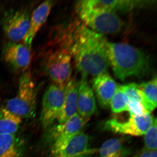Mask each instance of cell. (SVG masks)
<instances>
[{
  "label": "cell",
  "instance_id": "cell-1",
  "mask_svg": "<svg viewBox=\"0 0 157 157\" xmlns=\"http://www.w3.org/2000/svg\"><path fill=\"white\" fill-rule=\"evenodd\" d=\"M71 25L72 57L82 76L95 77L107 72L110 62L107 39L83 23L75 21Z\"/></svg>",
  "mask_w": 157,
  "mask_h": 157
},
{
  "label": "cell",
  "instance_id": "cell-2",
  "mask_svg": "<svg viewBox=\"0 0 157 157\" xmlns=\"http://www.w3.org/2000/svg\"><path fill=\"white\" fill-rule=\"evenodd\" d=\"M108 51L113 74L121 81L132 76H143L149 70L147 56L132 45L109 42Z\"/></svg>",
  "mask_w": 157,
  "mask_h": 157
},
{
  "label": "cell",
  "instance_id": "cell-3",
  "mask_svg": "<svg viewBox=\"0 0 157 157\" xmlns=\"http://www.w3.org/2000/svg\"><path fill=\"white\" fill-rule=\"evenodd\" d=\"M54 48L47 51L42 59V68L52 83L66 86L72 78V57L70 45L54 43Z\"/></svg>",
  "mask_w": 157,
  "mask_h": 157
},
{
  "label": "cell",
  "instance_id": "cell-4",
  "mask_svg": "<svg viewBox=\"0 0 157 157\" xmlns=\"http://www.w3.org/2000/svg\"><path fill=\"white\" fill-rule=\"evenodd\" d=\"M36 102V87L29 70L22 73L17 94L7 101L5 107L21 118H30L35 115Z\"/></svg>",
  "mask_w": 157,
  "mask_h": 157
},
{
  "label": "cell",
  "instance_id": "cell-5",
  "mask_svg": "<svg viewBox=\"0 0 157 157\" xmlns=\"http://www.w3.org/2000/svg\"><path fill=\"white\" fill-rule=\"evenodd\" d=\"M82 23L101 34H114L120 32L123 22L115 12L95 11L76 9Z\"/></svg>",
  "mask_w": 157,
  "mask_h": 157
},
{
  "label": "cell",
  "instance_id": "cell-6",
  "mask_svg": "<svg viewBox=\"0 0 157 157\" xmlns=\"http://www.w3.org/2000/svg\"><path fill=\"white\" fill-rule=\"evenodd\" d=\"M66 86L52 83L44 93L40 116V120L44 128H48L57 119L64 102Z\"/></svg>",
  "mask_w": 157,
  "mask_h": 157
},
{
  "label": "cell",
  "instance_id": "cell-7",
  "mask_svg": "<svg viewBox=\"0 0 157 157\" xmlns=\"http://www.w3.org/2000/svg\"><path fill=\"white\" fill-rule=\"evenodd\" d=\"M150 113L141 116L130 115L125 121L113 117L105 122V130L118 134L140 136L144 135L154 120Z\"/></svg>",
  "mask_w": 157,
  "mask_h": 157
},
{
  "label": "cell",
  "instance_id": "cell-8",
  "mask_svg": "<svg viewBox=\"0 0 157 157\" xmlns=\"http://www.w3.org/2000/svg\"><path fill=\"white\" fill-rule=\"evenodd\" d=\"M30 19L29 14L24 10H11L5 14L2 27L5 35L11 42L22 41L28 31Z\"/></svg>",
  "mask_w": 157,
  "mask_h": 157
},
{
  "label": "cell",
  "instance_id": "cell-9",
  "mask_svg": "<svg viewBox=\"0 0 157 157\" xmlns=\"http://www.w3.org/2000/svg\"><path fill=\"white\" fill-rule=\"evenodd\" d=\"M88 121L79 116L77 113L64 123L59 124L54 129V140L52 149V153L55 157L57 155L70 140L81 131Z\"/></svg>",
  "mask_w": 157,
  "mask_h": 157
},
{
  "label": "cell",
  "instance_id": "cell-10",
  "mask_svg": "<svg viewBox=\"0 0 157 157\" xmlns=\"http://www.w3.org/2000/svg\"><path fill=\"white\" fill-rule=\"evenodd\" d=\"M3 55L6 63L14 70L23 73L29 70L32 60L31 48L25 44L8 43L4 48Z\"/></svg>",
  "mask_w": 157,
  "mask_h": 157
},
{
  "label": "cell",
  "instance_id": "cell-11",
  "mask_svg": "<svg viewBox=\"0 0 157 157\" xmlns=\"http://www.w3.org/2000/svg\"><path fill=\"white\" fill-rule=\"evenodd\" d=\"M141 1H99V0H85L78 2L76 9H85L95 11H128L138 6L143 5Z\"/></svg>",
  "mask_w": 157,
  "mask_h": 157
},
{
  "label": "cell",
  "instance_id": "cell-12",
  "mask_svg": "<svg viewBox=\"0 0 157 157\" xmlns=\"http://www.w3.org/2000/svg\"><path fill=\"white\" fill-rule=\"evenodd\" d=\"M92 85L101 107H109L119 85L106 72L94 77L92 80Z\"/></svg>",
  "mask_w": 157,
  "mask_h": 157
},
{
  "label": "cell",
  "instance_id": "cell-13",
  "mask_svg": "<svg viewBox=\"0 0 157 157\" xmlns=\"http://www.w3.org/2000/svg\"><path fill=\"white\" fill-rule=\"evenodd\" d=\"M55 3L53 1H45L34 10L30 19L28 31L22 40L23 44L31 48L37 33L46 22Z\"/></svg>",
  "mask_w": 157,
  "mask_h": 157
},
{
  "label": "cell",
  "instance_id": "cell-14",
  "mask_svg": "<svg viewBox=\"0 0 157 157\" xmlns=\"http://www.w3.org/2000/svg\"><path fill=\"white\" fill-rule=\"evenodd\" d=\"M97 103L94 92L88 83L87 78L82 76L78 82L77 113L85 120L89 119L95 112Z\"/></svg>",
  "mask_w": 157,
  "mask_h": 157
},
{
  "label": "cell",
  "instance_id": "cell-15",
  "mask_svg": "<svg viewBox=\"0 0 157 157\" xmlns=\"http://www.w3.org/2000/svg\"><path fill=\"white\" fill-rule=\"evenodd\" d=\"M98 151V150L90 147L89 136L80 131L55 157H88Z\"/></svg>",
  "mask_w": 157,
  "mask_h": 157
},
{
  "label": "cell",
  "instance_id": "cell-16",
  "mask_svg": "<svg viewBox=\"0 0 157 157\" xmlns=\"http://www.w3.org/2000/svg\"><path fill=\"white\" fill-rule=\"evenodd\" d=\"M78 82L72 78L67 84L64 102L57 120L59 124L64 123L77 113Z\"/></svg>",
  "mask_w": 157,
  "mask_h": 157
},
{
  "label": "cell",
  "instance_id": "cell-17",
  "mask_svg": "<svg viewBox=\"0 0 157 157\" xmlns=\"http://www.w3.org/2000/svg\"><path fill=\"white\" fill-rule=\"evenodd\" d=\"M24 142L15 134L0 135V157H21Z\"/></svg>",
  "mask_w": 157,
  "mask_h": 157
},
{
  "label": "cell",
  "instance_id": "cell-18",
  "mask_svg": "<svg viewBox=\"0 0 157 157\" xmlns=\"http://www.w3.org/2000/svg\"><path fill=\"white\" fill-rule=\"evenodd\" d=\"M100 157H126L131 150L121 138H112L106 140L98 150Z\"/></svg>",
  "mask_w": 157,
  "mask_h": 157
},
{
  "label": "cell",
  "instance_id": "cell-19",
  "mask_svg": "<svg viewBox=\"0 0 157 157\" xmlns=\"http://www.w3.org/2000/svg\"><path fill=\"white\" fill-rule=\"evenodd\" d=\"M142 97V105L149 113L157 107V78L138 84Z\"/></svg>",
  "mask_w": 157,
  "mask_h": 157
},
{
  "label": "cell",
  "instance_id": "cell-20",
  "mask_svg": "<svg viewBox=\"0 0 157 157\" xmlns=\"http://www.w3.org/2000/svg\"><path fill=\"white\" fill-rule=\"evenodd\" d=\"M21 121V117L9 111L5 106L0 107V135L15 134Z\"/></svg>",
  "mask_w": 157,
  "mask_h": 157
},
{
  "label": "cell",
  "instance_id": "cell-21",
  "mask_svg": "<svg viewBox=\"0 0 157 157\" xmlns=\"http://www.w3.org/2000/svg\"><path fill=\"white\" fill-rule=\"evenodd\" d=\"M129 99L118 85L115 94L110 102L109 107L112 112L115 113L128 111Z\"/></svg>",
  "mask_w": 157,
  "mask_h": 157
},
{
  "label": "cell",
  "instance_id": "cell-22",
  "mask_svg": "<svg viewBox=\"0 0 157 157\" xmlns=\"http://www.w3.org/2000/svg\"><path fill=\"white\" fill-rule=\"evenodd\" d=\"M157 119L155 118L151 126L144 135V148L157 151Z\"/></svg>",
  "mask_w": 157,
  "mask_h": 157
},
{
  "label": "cell",
  "instance_id": "cell-23",
  "mask_svg": "<svg viewBox=\"0 0 157 157\" xmlns=\"http://www.w3.org/2000/svg\"><path fill=\"white\" fill-rule=\"evenodd\" d=\"M122 90L129 100L140 102L142 104V97L138 84L135 83L121 85Z\"/></svg>",
  "mask_w": 157,
  "mask_h": 157
},
{
  "label": "cell",
  "instance_id": "cell-24",
  "mask_svg": "<svg viewBox=\"0 0 157 157\" xmlns=\"http://www.w3.org/2000/svg\"><path fill=\"white\" fill-rule=\"evenodd\" d=\"M128 111L130 115L141 116L149 113L141 103L134 100H129Z\"/></svg>",
  "mask_w": 157,
  "mask_h": 157
},
{
  "label": "cell",
  "instance_id": "cell-25",
  "mask_svg": "<svg viewBox=\"0 0 157 157\" xmlns=\"http://www.w3.org/2000/svg\"><path fill=\"white\" fill-rule=\"evenodd\" d=\"M134 157H157V151H150L144 148Z\"/></svg>",
  "mask_w": 157,
  "mask_h": 157
},
{
  "label": "cell",
  "instance_id": "cell-26",
  "mask_svg": "<svg viewBox=\"0 0 157 157\" xmlns=\"http://www.w3.org/2000/svg\"></svg>",
  "mask_w": 157,
  "mask_h": 157
}]
</instances>
